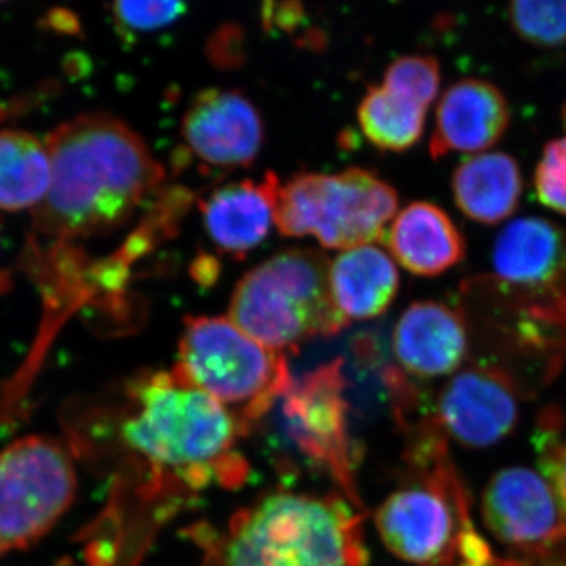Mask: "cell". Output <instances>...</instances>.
I'll list each match as a JSON object with an SVG mask.
<instances>
[{"mask_svg": "<svg viewBox=\"0 0 566 566\" xmlns=\"http://www.w3.org/2000/svg\"><path fill=\"white\" fill-rule=\"evenodd\" d=\"M51 186L32 210L36 232L87 238L114 232L151 202L166 172L132 126L109 114L63 123L46 140Z\"/></svg>", "mask_w": 566, "mask_h": 566, "instance_id": "obj_1", "label": "cell"}, {"mask_svg": "<svg viewBox=\"0 0 566 566\" xmlns=\"http://www.w3.org/2000/svg\"><path fill=\"white\" fill-rule=\"evenodd\" d=\"M493 273L461 290L472 326L547 363L566 357V230L545 218L513 219L495 238Z\"/></svg>", "mask_w": 566, "mask_h": 566, "instance_id": "obj_2", "label": "cell"}, {"mask_svg": "<svg viewBox=\"0 0 566 566\" xmlns=\"http://www.w3.org/2000/svg\"><path fill=\"white\" fill-rule=\"evenodd\" d=\"M128 397L123 441L158 479H175L192 491L248 479V464L234 449L245 428L210 395L174 371H155L134 379Z\"/></svg>", "mask_w": 566, "mask_h": 566, "instance_id": "obj_3", "label": "cell"}, {"mask_svg": "<svg viewBox=\"0 0 566 566\" xmlns=\"http://www.w3.org/2000/svg\"><path fill=\"white\" fill-rule=\"evenodd\" d=\"M205 566H367L363 520L344 499L279 491L221 534L197 536Z\"/></svg>", "mask_w": 566, "mask_h": 566, "instance_id": "obj_4", "label": "cell"}, {"mask_svg": "<svg viewBox=\"0 0 566 566\" xmlns=\"http://www.w3.org/2000/svg\"><path fill=\"white\" fill-rule=\"evenodd\" d=\"M411 453L417 479L376 512L387 549L416 566H505L475 526L471 497L438 424L420 434Z\"/></svg>", "mask_w": 566, "mask_h": 566, "instance_id": "obj_5", "label": "cell"}, {"mask_svg": "<svg viewBox=\"0 0 566 566\" xmlns=\"http://www.w3.org/2000/svg\"><path fill=\"white\" fill-rule=\"evenodd\" d=\"M329 259L316 249H289L260 263L234 286L229 318L256 342L285 353L334 337L349 322L329 285Z\"/></svg>", "mask_w": 566, "mask_h": 566, "instance_id": "obj_6", "label": "cell"}, {"mask_svg": "<svg viewBox=\"0 0 566 566\" xmlns=\"http://www.w3.org/2000/svg\"><path fill=\"white\" fill-rule=\"evenodd\" d=\"M172 371L219 401L245 431L294 381L285 353L260 344L222 316L185 319Z\"/></svg>", "mask_w": 566, "mask_h": 566, "instance_id": "obj_7", "label": "cell"}, {"mask_svg": "<svg viewBox=\"0 0 566 566\" xmlns=\"http://www.w3.org/2000/svg\"><path fill=\"white\" fill-rule=\"evenodd\" d=\"M397 210V191L368 170L300 174L279 186L275 227L283 237H314L324 249L346 251L385 238Z\"/></svg>", "mask_w": 566, "mask_h": 566, "instance_id": "obj_8", "label": "cell"}, {"mask_svg": "<svg viewBox=\"0 0 566 566\" xmlns=\"http://www.w3.org/2000/svg\"><path fill=\"white\" fill-rule=\"evenodd\" d=\"M77 476L69 450L28 436L0 450V543L28 549L50 534L73 505Z\"/></svg>", "mask_w": 566, "mask_h": 566, "instance_id": "obj_9", "label": "cell"}, {"mask_svg": "<svg viewBox=\"0 0 566 566\" xmlns=\"http://www.w3.org/2000/svg\"><path fill=\"white\" fill-rule=\"evenodd\" d=\"M483 523L526 566H566V510L545 476L527 468L493 475L482 497Z\"/></svg>", "mask_w": 566, "mask_h": 566, "instance_id": "obj_10", "label": "cell"}, {"mask_svg": "<svg viewBox=\"0 0 566 566\" xmlns=\"http://www.w3.org/2000/svg\"><path fill=\"white\" fill-rule=\"evenodd\" d=\"M345 378L340 360L324 364L301 381H293L283 395V412L290 433L301 450L326 465L344 486L349 499L353 486V458L346 427Z\"/></svg>", "mask_w": 566, "mask_h": 566, "instance_id": "obj_11", "label": "cell"}, {"mask_svg": "<svg viewBox=\"0 0 566 566\" xmlns=\"http://www.w3.org/2000/svg\"><path fill=\"white\" fill-rule=\"evenodd\" d=\"M434 423L458 444L488 449L504 441L520 420V390L505 368L469 365L442 389Z\"/></svg>", "mask_w": 566, "mask_h": 566, "instance_id": "obj_12", "label": "cell"}, {"mask_svg": "<svg viewBox=\"0 0 566 566\" xmlns=\"http://www.w3.org/2000/svg\"><path fill=\"white\" fill-rule=\"evenodd\" d=\"M181 137L186 150L205 169L229 172L255 161L263 147L264 123L244 93L207 88L189 104Z\"/></svg>", "mask_w": 566, "mask_h": 566, "instance_id": "obj_13", "label": "cell"}, {"mask_svg": "<svg viewBox=\"0 0 566 566\" xmlns=\"http://www.w3.org/2000/svg\"><path fill=\"white\" fill-rule=\"evenodd\" d=\"M471 348V326L463 308L417 301L406 307L392 334V352L406 374L442 378L460 371Z\"/></svg>", "mask_w": 566, "mask_h": 566, "instance_id": "obj_14", "label": "cell"}, {"mask_svg": "<svg viewBox=\"0 0 566 566\" xmlns=\"http://www.w3.org/2000/svg\"><path fill=\"white\" fill-rule=\"evenodd\" d=\"M510 118L509 102L494 84L483 80L458 81L447 88L436 107L431 158L490 150L504 137Z\"/></svg>", "mask_w": 566, "mask_h": 566, "instance_id": "obj_15", "label": "cell"}, {"mask_svg": "<svg viewBox=\"0 0 566 566\" xmlns=\"http://www.w3.org/2000/svg\"><path fill=\"white\" fill-rule=\"evenodd\" d=\"M277 175L262 181H234L200 200L205 232L219 251L243 259L266 240L275 223Z\"/></svg>", "mask_w": 566, "mask_h": 566, "instance_id": "obj_16", "label": "cell"}, {"mask_svg": "<svg viewBox=\"0 0 566 566\" xmlns=\"http://www.w3.org/2000/svg\"><path fill=\"white\" fill-rule=\"evenodd\" d=\"M385 238L394 262L419 277H438L465 256L463 233L441 207L431 202L405 207Z\"/></svg>", "mask_w": 566, "mask_h": 566, "instance_id": "obj_17", "label": "cell"}, {"mask_svg": "<svg viewBox=\"0 0 566 566\" xmlns=\"http://www.w3.org/2000/svg\"><path fill=\"white\" fill-rule=\"evenodd\" d=\"M333 300L346 319L378 318L392 305L400 274L392 256L376 244L338 253L329 264Z\"/></svg>", "mask_w": 566, "mask_h": 566, "instance_id": "obj_18", "label": "cell"}, {"mask_svg": "<svg viewBox=\"0 0 566 566\" xmlns=\"http://www.w3.org/2000/svg\"><path fill=\"white\" fill-rule=\"evenodd\" d=\"M524 181L520 164L504 151L480 153L457 167L453 200L465 218L482 226H499L520 208Z\"/></svg>", "mask_w": 566, "mask_h": 566, "instance_id": "obj_19", "label": "cell"}, {"mask_svg": "<svg viewBox=\"0 0 566 566\" xmlns=\"http://www.w3.org/2000/svg\"><path fill=\"white\" fill-rule=\"evenodd\" d=\"M51 186V156L39 137L20 129L0 132V210H35Z\"/></svg>", "mask_w": 566, "mask_h": 566, "instance_id": "obj_20", "label": "cell"}, {"mask_svg": "<svg viewBox=\"0 0 566 566\" xmlns=\"http://www.w3.org/2000/svg\"><path fill=\"white\" fill-rule=\"evenodd\" d=\"M427 107L403 93L375 85L357 109L365 139L382 151L403 153L422 139Z\"/></svg>", "mask_w": 566, "mask_h": 566, "instance_id": "obj_21", "label": "cell"}, {"mask_svg": "<svg viewBox=\"0 0 566 566\" xmlns=\"http://www.w3.org/2000/svg\"><path fill=\"white\" fill-rule=\"evenodd\" d=\"M188 11V0H114L115 31L136 41L172 28Z\"/></svg>", "mask_w": 566, "mask_h": 566, "instance_id": "obj_22", "label": "cell"}, {"mask_svg": "<svg viewBox=\"0 0 566 566\" xmlns=\"http://www.w3.org/2000/svg\"><path fill=\"white\" fill-rule=\"evenodd\" d=\"M510 20L521 39L538 48L566 44V0H510Z\"/></svg>", "mask_w": 566, "mask_h": 566, "instance_id": "obj_23", "label": "cell"}, {"mask_svg": "<svg viewBox=\"0 0 566 566\" xmlns=\"http://www.w3.org/2000/svg\"><path fill=\"white\" fill-rule=\"evenodd\" d=\"M382 85L430 109L441 87L439 62L431 55H406L389 65Z\"/></svg>", "mask_w": 566, "mask_h": 566, "instance_id": "obj_24", "label": "cell"}, {"mask_svg": "<svg viewBox=\"0 0 566 566\" xmlns=\"http://www.w3.org/2000/svg\"><path fill=\"white\" fill-rule=\"evenodd\" d=\"M534 185L539 203L566 216V136L547 142L543 148Z\"/></svg>", "mask_w": 566, "mask_h": 566, "instance_id": "obj_25", "label": "cell"}, {"mask_svg": "<svg viewBox=\"0 0 566 566\" xmlns=\"http://www.w3.org/2000/svg\"><path fill=\"white\" fill-rule=\"evenodd\" d=\"M538 453L543 476L566 510V439L558 438L554 415L539 430Z\"/></svg>", "mask_w": 566, "mask_h": 566, "instance_id": "obj_26", "label": "cell"}, {"mask_svg": "<svg viewBox=\"0 0 566 566\" xmlns=\"http://www.w3.org/2000/svg\"><path fill=\"white\" fill-rule=\"evenodd\" d=\"M208 55L216 66L232 69L244 57V33L238 24H223L208 41Z\"/></svg>", "mask_w": 566, "mask_h": 566, "instance_id": "obj_27", "label": "cell"}, {"mask_svg": "<svg viewBox=\"0 0 566 566\" xmlns=\"http://www.w3.org/2000/svg\"><path fill=\"white\" fill-rule=\"evenodd\" d=\"M0 554H6V549H3L2 543H0Z\"/></svg>", "mask_w": 566, "mask_h": 566, "instance_id": "obj_28", "label": "cell"}, {"mask_svg": "<svg viewBox=\"0 0 566 566\" xmlns=\"http://www.w3.org/2000/svg\"><path fill=\"white\" fill-rule=\"evenodd\" d=\"M0 2H6V0H0Z\"/></svg>", "mask_w": 566, "mask_h": 566, "instance_id": "obj_29", "label": "cell"}]
</instances>
